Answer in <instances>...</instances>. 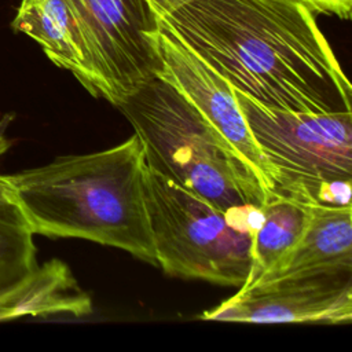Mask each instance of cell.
Masks as SVG:
<instances>
[{
	"mask_svg": "<svg viewBox=\"0 0 352 352\" xmlns=\"http://www.w3.org/2000/svg\"><path fill=\"white\" fill-rule=\"evenodd\" d=\"M316 15L301 0H192L157 18L234 89L265 106L352 110L351 84Z\"/></svg>",
	"mask_w": 352,
	"mask_h": 352,
	"instance_id": "6da1fadb",
	"label": "cell"
},
{
	"mask_svg": "<svg viewBox=\"0 0 352 352\" xmlns=\"http://www.w3.org/2000/svg\"><path fill=\"white\" fill-rule=\"evenodd\" d=\"M144 169V148L133 133L102 151L62 155L4 176L34 234L92 241L157 265Z\"/></svg>",
	"mask_w": 352,
	"mask_h": 352,
	"instance_id": "7a4b0ae2",
	"label": "cell"
},
{
	"mask_svg": "<svg viewBox=\"0 0 352 352\" xmlns=\"http://www.w3.org/2000/svg\"><path fill=\"white\" fill-rule=\"evenodd\" d=\"M139 136L146 164L224 212L270 198L252 168L224 138L158 76L117 104Z\"/></svg>",
	"mask_w": 352,
	"mask_h": 352,
	"instance_id": "3957f363",
	"label": "cell"
},
{
	"mask_svg": "<svg viewBox=\"0 0 352 352\" xmlns=\"http://www.w3.org/2000/svg\"><path fill=\"white\" fill-rule=\"evenodd\" d=\"M144 199L157 265L172 276L246 283L261 208L224 212L146 164Z\"/></svg>",
	"mask_w": 352,
	"mask_h": 352,
	"instance_id": "277c9868",
	"label": "cell"
},
{
	"mask_svg": "<svg viewBox=\"0 0 352 352\" xmlns=\"http://www.w3.org/2000/svg\"><path fill=\"white\" fill-rule=\"evenodd\" d=\"M234 91L267 165L271 197L307 206L351 205L352 110L287 111Z\"/></svg>",
	"mask_w": 352,
	"mask_h": 352,
	"instance_id": "5b68a950",
	"label": "cell"
},
{
	"mask_svg": "<svg viewBox=\"0 0 352 352\" xmlns=\"http://www.w3.org/2000/svg\"><path fill=\"white\" fill-rule=\"evenodd\" d=\"M80 25L100 98L114 106L160 69L155 16L144 0H67Z\"/></svg>",
	"mask_w": 352,
	"mask_h": 352,
	"instance_id": "8992f818",
	"label": "cell"
},
{
	"mask_svg": "<svg viewBox=\"0 0 352 352\" xmlns=\"http://www.w3.org/2000/svg\"><path fill=\"white\" fill-rule=\"evenodd\" d=\"M352 272L286 278L254 283L220 305L205 311L204 320L249 323H349Z\"/></svg>",
	"mask_w": 352,
	"mask_h": 352,
	"instance_id": "52a82bcc",
	"label": "cell"
},
{
	"mask_svg": "<svg viewBox=\"0 0 352 352\" xmlns=\"http://www.w3.org/2000/svg\"><path fill=\"white\" fill-rule=\"evenodd\" d=\"M155 76L169 82L252 168L271 197L268 170L246 125L232 85L182 43L157 16Z\"/></svg>",
	"mask_w": 352,
	"mask_h": 352,
	"instance_id": "ba28073f",
	"label": "cell"
},
{
	"mask_svg": "<svg viewBox=\"0 0 352 352\" xmlns=\"http://www.w3.org/2000/svg\"><path fill=\"white\" fill-rule=\"evenodd\" d=\"M338 272H352V205H314L293 250L254 283Z\"/></svg>",
	"mask_w": 352,
	"mask_h": 352,
	"instance_id": "9c48e42d",
	"label": "cell"
},
{
	"mask_svg": "<svg viewBox=\"0 0 352 352\" xmlns=\"http://www.w3.org/2000/svg\"><path fill=\"white\" fill-rule=\"evenodd\" d=\"M11 26L38 43L48 59L70 72L91 95L100 96L88 48L67 0H21Z\"/></svg>",
	"mask_w": 352,
	"mask_h": 352,
	"instance_id": "30bf717a",
	"label": "cell"
},
{
	"mask_svg": "<svg viewBox=\"0 0 352 352\" xmlns=\"http://www.w3.org/2000/svg\"><path fill=\"white\" fill-rule=\"evenodd\" d=\"M91 297L80 287L69 265L52 258L0 292V322L25 316L91 314Z\"/></svg>",
	"mask_w": 352,
	"mask_h": 352,
	"instance_id": "8fae6325",
	"label": "cell"
},
{
	"mask_svg": "<svg viewBox=\"0 0 352 352\" xmlns=\"http://www.w3.org/2000/svg\"><path fill=\"white\" fill-rule=\"evenodd\" d=\"M308 221V206L297 201L270 197L261 206V220L252 239V264L246 283L258 280L296 246Z\"/></svg>",
	"mask_w": 352,
	"mask_h": 352,
	"instance_id": "7c38bea8",
	"label": "cell"
},
{
	"mask_svg": "<svg viewBox=\"0 0 352 352\" xmlns=\"http://www.w3.org/2000/svg\"><path fill=\"white\" fill-rule=\"evenodd\" d=\"M34 232L16 202H0V292L37 267Z\"/></svg>",
	"mask_w": 352,
	"mask_h": 352,
	"instance_id": "4fadbf2b",
	"label": "cell"
},
{
	"mask_svg": "<svg viewBox=\"0 0 352 352\" xmlns=\"http://www.w3.org/2000/svg\"><path fill=\"white\" fill-rule=\"evenodd\" d=\"M190 1H192V0H166L164 3L162 8L160 10V12L155 14V16H164L165 14H168V12L173 11L175 8H177L186 3H190ZM301 1H304L305 4L312 7L318 12V15L319 14L336 15L342 19H349V16L345 14V11L334 0H301Z\"/></svg>",
	"mask_w": 352,
	"mask_h": 352,
	"instance_id": "5bb4252c",
	"label": "cell"
},
{
	"mask_svg": "<svg viewBox=\"0 0 352 352\" xmlns=\"http://www.w3.org/2000/svg\"><path fill=\"white\" fill-rule=\"evenodd\" d=\"M6 148H7V139L4 138L3 131H0V154L3 151H6ZM11 198H12V195H11L10 186L6 180V176L0 175V202L6 201V199H11Z\"/></svg>",
	"mask_w": 352,
	"mask_h": 352,
	"instance_id": "9a60e30c",
	"label": "cell"
},
{
	"mask_svg": "<svg viewBox=\"0 0 352 352\" xmlns=\"http://www.w3.org/2000/svg\"><path fill=\"white\" fill-rule=\"evenodd\" d=\"M337 4H340V7L345 11V14L348 16H351V7H352V0H334Z\"/></svg>",
	"mask_w": 352,
	"mask_h": 352,
	"instance_id": "2e32d148",
	"label": "cell"
}]
</instances>
